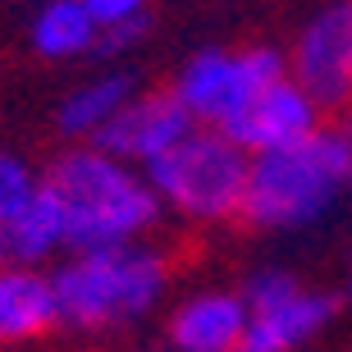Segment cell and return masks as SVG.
Returning <instances> with one entry per match:
<instances>
[{
    "label": "cell",
    "mask_w": 352,
    "mask_h": 352,
    "mask_svg": "<svg viewBox=\"0 0 352 352\" xmlns=\"http://www.w3.org/2000/svg\"><path fill=\"white\" fill-rule=\"evenodd\" d=\"M46 188L60 197L65 210V243L82 252L119 248L124 238L142 234L156 220V192L151 183L133 179L124 160L101 146H74L51 165Z\"/></svg>",
    "instance_id": "cell-1"
},
{
    "label": "cell",
    "mask_w": 352,
    "mask_h": 352,
    "mask_svg": "<svg viewBox=\"0 0 352 352\" xmlns=\"http://www.w3.org/2000/svg\"><path fill=\"white\" fill-rule=\"evenodd\" d=\"M348 146L334 129L311 133L307 142L279 146L252 156L248 192L238 206V220L256 229H279V224H307L311 215L329 206V197L348 183Z\"/></svg>",
    "instance_id": "cell-2"
},
{
    "label": "cell",
    "mask_w": 352,
    "mask_h": 352,
    "mask_svg": "<svg viewBox=\"0 0 352 352\" xmlns=\"http://www.w3.org/2000/svg\"><path fill=\"white\" fill-rule=\"evenodd\" d=\"M170 279V261L160 252H138V248H96L82 252L78 261H69L65 270L51 279L60 320L82 329L119 325L129 316L146 311L160 298V288Z\"/></svg>",
    "instance_id": "cell-3"
},
{
    "label": "cell",
    "mask_w": 352,
    "mask_h": 352,
    "mask_svg": "<svg viewBox=\"0 0 352 352\" xmlns=\"http://www.w3.org/2000/svg\"><path fill=\"white\" fill-rule=\"evenodd\" d=\"M248 170L252 156L229 133L197 124L179 146L146 165V179L156 197L174 201L197 220H234L248 192Z\"/></svg>",
    "instance_id": "cell-4"
},
{
    "label": "cell",
    "mask_w": 352,
    "mask_h": 352,
    "mask_svg": "<svg viewBox=\"0 0 352 352\" xmlns=\"http://www.w3.org/2000/svg\"><path fill=\"white\" fill-rule=\"evenodd\" d=\"M288 74V60L270 46H248V51H197L174 78V96L201 129H224L261 87L279 82Z\"/></svg>",
    "instance_id": "cell-5"
},
{
    "label": "cell",
    "mask_w": 352,
    "mask_h": 352,
    "mask_svg": "<svg viewBox=\"0 0 352 352\" xmlns=\"http://www.w3.org/2000/svg\"><path fill=\"white\" fill-rule=\"evenodd\" d=\"M288 78L320 110L352 105V0L325 5L298 32L288 55Z\"/></svg>",
    "instance_id": "cell-6"
},
{
    "label": "cell",
    "mask_w": 352,
    "mask_h": 352,
    "mask_svg": "<svg viewBox=\"0 0 352 352\" xmlns=\"http://www.w3.org/2000/svg\"><path fill=\"white\" fill-rule=\"evenodd\" d=\"M220 133H229L248 156L279 151V146L307 142L311 133H320V105L284 74L279 82H270V87L256 91Z\"/></svg>",
    "instance_id": "cell-7"
},
{
    "label": "cell",
    "mask_w": 352,
    "mask_h": 352,
    "mask_svg": "<svg viewBox=\"0 0 352 352\" xmlns=\"http://www.w3.org/2000/svg\"><path fill=\"white\" fill-rule=\"evenodd\" d=\"M192 129H197V119L183 110V101L174 91H142V96L133 91V101L91 138V146L110 151L115 160H142V165H151L170 146H179Z\"/></svg>",
    "instance_id": "cell-8"
},
{
    "label": "cell",
    "mask_w": 352,
    "mask_h": 352,
    "mask_svg": "<svg viewBox=\"0 0 352 352\" xmlns=\"http://www.w3.org/2000/svg\"><path fill=\"white\" fill-rule=\"evenodd\" d=\"M243 334H248V307L224 293L192 298L170 325V339L179 352H234Z\"/></svg>",
    "instance_id": "cell-9"
},
{
    "label": "cell",
    "mask_w": 352,
    "mask_h": 352,
    "mask_svg": "<svg viewBox=\"0 0 352 352\" xmlns=\"http://www.w3.org/2000/svg\"><path fill=\"white\" fill-rule=\"evenodd\" d=\"M60 320L51 279L28 270H0V343L37 339Z\"/></svg>",
    "instance_id": "cell-10"
},
{
    "label": "cell",
    "mask_w": 352,
    "mask_h": 352,
    "mask_svg": "<svg viewBox=\"0 0 352 352\" xmlns=\"http://www.w3.org/2000/svg\"><path fill=\"white\" fill-rule=\"evenodd\" d=\"M96 37H101V28H96V19L87 14L82 0H46L32 14V28H28L32 51L46 55V60L87 55V51H96Z\"/></svg>",
    "instance_id": "cell-11"
},
{
    "label": "cell",
    "mask_w": 352,
    "mask_h": 352,
    "mask_svg": "<svg viewBox=\"0 0 352 352\" xmlns=\"http://www.w3.org/2000/svg\"><path fill=\"white\" fill-rule=\"evenodd\" d=\"M329 311H334V302H329V298L298 293L293 302H284V307L256 316L234 352H284V348H293V343H302L316 325H325Z\"/></svg>",
    "instance_id": "cell-12"
},
{
    "label": "cell",
    "mask_w": 352,
    "mask_h": 352,
    "mask_svg": "<svg viewBox=\"0 0 352 352\" xmlns=\"http://www.w3.org/2000/svg\"><path fill=\"white\" fill-rule=\"evenodd\" d=\"M129 101H133V78L101 74V78L82 82L78 91H69V101L60 105V133L65 138H96Z\"/></svg>",
    "instance_id": "cell-13"
},
{
    "label": "cell",
    "mask_w": 352,
    "mask_h": 352,
    "mask_svg": "<svg viewBox=\"0 0 352 352\" xmlns=\"http://www.w3.org/2000/svg\"><path fill=\"white\" fill-rule=\"evenodd\" d=\"M5 234H10L19 261H32L41 252H51L55 243H65V210H60V197H55L46 183H37V192L23 201V210H19L14 220H5Z\"/></svg>",
    "instance_id": "cell-14"
},
{
    "label": "cell",
    "mask_w": 352,
    "mask_h": 352,
    "mask_svg": "<svg viewBox=\"0 0 352 352\" xmlns=\"http://www.w3.org/2000/svg\"><path fill=\"white\" fill-rule=\"evenodd\" d=\"M37 192V183H32V174H28L23 160L14 156H0V224L14 220L19 210H23V201Z\"/></svg>",
    "instance_id": "cell-15"
},
{
    "label": "cell",
    "mask_w": 352,
    "mask_h": 352,
    "mask_svg": "<svg viewBox=\"0 0 352 352\" xmlns=\"http://www.w3.org/2000/svg\"><path fill=\"white\" fill-rule=\"evenodd\" d=\"M298 293H302V288L293 284L288 274H279V270H265V274H256V279L248 284V307H252L256 316H261V311H274V307H284V302H293Z\"/></svg>",
    "instance_id": "cell-16"
},
{
    "label": "cell",
    "mask_w": 352,
    "mask_h": 352,
    "mask_svg": "<svg viewBox=\"0 0 352 352\" xmlns=\"http://www.w3.org/2000/svg\"><path fill=\"white\" fill-rule=\"evenodd\" d=\"M87 14L96 19V28H124V23H142L146 19V5L151 0H82Z\"/></svg>",
    "instance_id": "cell-17"
},
{
    "label": "cell",
    "mask_w": 352,
    "mask_h": 352,
    "mask_svg": "<svg viewBox=\"0 0 352 352\" xmlns=\"http://www.w3.org/2000/svg\"><path fill=\"white\" fill-rule=\"evenodd\" d=\"M339 129H334V133H339V138H343V146H348V174H352V105H343V110H339ZM352 183V179H348Z\"/></svg>",
    "instance_id": "cell-18"
}]
</instances>
